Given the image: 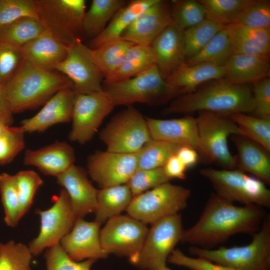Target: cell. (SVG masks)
Listing matches in <instances>:
<instances>
[{"mask_svg": "<svg viewBox=\"0 0 270 270\" xmlns=\"http://www.w3.org/2000/svg\"><path fill=\"white\" fill-rule=\"evenodd\" d=\"M268 215L256 205L236 206L212 193L196 222L184 230L182 242L212 249L237 234H253Z\"/></svg>", "mask_w": 270, "mask_h": 270, "instance_id": "6da1fadb", "label": "cell"}, {"mask_svg": "<svg viewBox=\"0 0 270 270\" xmlns=\"http://www.w3.org/2000/svg\"><path fill=\"white\" fill-rule=\"evenodd\" d=\"M254 108L251 88L248 84H234L222 78L210 81L194 92L176 98L162 114H188L206 111L230 116L238 112L252 113Z\"/></svg>", "mask_w": 270, "mask_h": 270, "instance_id": "7a4b0ae2", "label": "cell"}, {"mask_svg": "<svg viewBox=\"0 0 270 270\" xmlns=\"http://www.w3.org/2000/svg\"><path fill=\"white\" fill-rule=\"evenodd\" d=\"M3 86L14 114L45 104L58 90L73 88V84L60 73L38 68L24 60L16 74Z\"/></svg>", "mask_w": 270, "mask_h": 270, "instance_id": "3957f363", "label": "cell"}, {"mask_svg": "<svg viewBox=\"0 0 270 270\" xmlns=\"http://www.w3.org/2000/svg\"><path fill=\"white\" fill-rule=\"evenodd\" d=\"M103 88L114 106L136 103L160 106L182 95L181 89L168 83L156 66L123 81L104 82Z\"/></svg>", "mask_w": 270, "mask_h": 270, "instance_id": "277c9868", "label": "cell"}, {"mask_svg": "<svg viewBox=\"0 0 270 270\" xmlns=\"http://www.w3.org/2000/svg\"><path fill=\"white\" fill-rule=\"evenodd\" d=\"M189 251L198 258L236 270H270V216H266L247 245L216 250L190 246Z\"/></svg>", "mask_w": 270, "mask_h": 270, "instance_id": "5b68a950", "label": "cell"}, {"mask_svg": "<svg viewBox=\"0 0 270 270\" xmlns=\"http://www.w3.org/2000/svg\"><path fill=\"white\" fill-rule=\"evenodd\" d=\"M200 174L210 182L219 196L244 205L270 207V190L266 184L238 169L204 168Z\"/></svg>", "mask_w": 270, "mask_h": 270, "instance_id": "8992f818", "label": "cell"}, {"mask_svg": "<svg viewBox=\"0 0 270 270\" xmlns=\"http://www.w3.org/2000/svg\"><path fill=\"white\" fill-rule=\"evenodd\" d=\"M184 232L180 213L172 215L152 224L138 254L130 259L142 270H158L166 266L168 258L182 241Z\"/></svg>", "mask_w": 270, "mask_h": 270, "instance_id": "52a82bcc", "label": "cell"}, {"mask_svg": "<svg viewBox=\"0 0 270 270\" xmlns=\"http://www.w3.org/2000/svg\"><path fill=\"white\" fill-rule=\"evenodd\" d=\"M190 194L188 188L166 182L133 197L126 211L144 224H152L180 213L187 206Z\"/></svg>", "mask_w": 270, "mask_h": 270, "instance_id": "ba28073f", "label": "cell"}, {"mask_svg": "<svg viewBox=\"0 0 270 270\" xmlns=\"http://www.w3.org/2000/svg\"><path fill=\"white\" fill-rule=\"evenodd\" d=\"M198 113L196 118L203 147L201 160L224 169H234L236 156L230 152L228 140L230 136L240 135V129L229 116L206 111Z\"/></svg>", "mask_w": 270, "mask_h": 270, "instance_id": "9c48e42d", "label": "cell"}, {"mask_svg": "<svg viewBox=\"0 0 270 270\" xmlns=\"http://www.w3.org/2000/svg\"><path fill=\"white\" fill-rule=\"evenodd\" d=\"M99 136L107 150L129 154L138 152L152 139L146 117L132 106L113 116Z\"/></svg>", "mask_w": 270, "mask_h": 270, "instance_id": "30bf717a", "label": "cell"}, {"mask_svg": "<svg viewBox=\"0 0 270 270\" xmlns=\"http://www.w3.org/2000/svg\"><path fill=\"white\" fill-rule=\"evenodd\" d=\"M39 20L61 42L68 46L82 40L86 12L84 0H35Z\"/></svg>", "mask_w": 270, "mask_h": 270, "instance_id": "8fae6325", "label": "cell"}, {"mask_svg": "<svg viewBox=\"0 0 270 270\" xmlns=\"http://www.w3.org/2000/svg\"><path fill=\"white\" fill-rule=\"evenodd\" d=\"M36 212L40 217V230L28 246L33 256H38L44 250L60 244L78 219L64 188L54 198V204L50 208L44 210L38 209Z\"/></svg>", "mask_w": 270, "mask_h": 270, "instance_id": "7c38bea8", "label": "cell"}, {"mask_svg": "<svg viewBox=\"0 0 270 270\" xmlns=\"http://www.w3.org/2000/svg\"><path fill=\"white\" fill-rule=\"evenodd\" d=\"M114 107L104 90L89 94L76 93L70 140L84 144L97 132L104 118Z\"/></svg>", "mask_w": 270, "mask_h": 270, "instance_id": "4fadbf2b", "label": "cell"}, {"mask_svg": "<svg viewBox=\"0 0 270 270\" xmlns=\"http://www.w3.org/2000/svg\"><path fill=\"white\" fill-rule=\"evenodd\" d=\"M148 228L146 224L129 215H118L109 219L100 230L102 246L109 254L134 257L142 246Z\"/></svg>", "mask_w": 270, "mask_h": 270, "instance_id": "5bb4252c", "label": "cell"}, {"mask_svg": "<svg viewBox=\"0 0 270 270\" xmlns=\"http://www.w3.org/2000/svg\"><path fill=\"white\" fill-rule=\"evenodd\" d=\"M56 70L70 80L76 93L89 94L104 90V78L92 59L90 48L82 40L68 46L67 54Z\"/></svg>", "mask_w": 270, "mask_h": 270, "instance_id": "9a60e30c", "label": "cell"}, {"mask_svg": "<svg viewBox=\"0 0 270 270\" xmlns=\"http://www.w3.org/2000/svg\"><path fill=\"white\" fill-rule=\"evenodd\" d=\"M88 173L101 188L126 184L138 169V152L98 150L87 160Z\"/></svg>", "mask_w": 270, "mask_h": 270, "instance_id": "2e32d148", "label": "cell"}, {"mask_svg": "<svg viewBox=\"0 0 270 270\" xmlns=\"http://www.w3.org/2000/svg\"><path fill=\"white\" fill-rule=\"evenodd\" d=\"M101 224L78 218L73 228L60 240V245L68 256L76 262L106 258L100 238Z\"/></svg>", "mask_w": 270, "mask_h": 270, "instance_id": "e0dca14e", "label": "cell"}, {"mask_svg": "<svg viewBox=\"0 0 270 270\" xmlns=\"http://www.w3.org/2000/svg\"><path fill=\"white\" fill-rule=\"evenodd\" d=\"M172 22L170 3L156 0L136 18L121 38L136 44L151 46Z\"/></svg>", "mask_w": 270, "mask_h": 270, "instance_id": "ac0fdd59", "label": "cell"}, {"mask_svg": "<svg viewBox=\"0 0 270 270\" xmlns=\"http://www.w3.org/2000/svg\"><path fill=\"white\" fill-rule=\"evenodd\" d=\"M152 138L190 146L203 154L196 118L190 115L170 120L146 117Z\"/></svg>", "mask_w": 270, "mask_h": 270, "instance_id": "d6986e66", "label": "cell"}, {"mask_svg": "<svg viewBox=\"0 0 270 270\" xmlns=\"http://www.w3.org/2000/svg\"><path fill=\"white\" fill-rule=\"evenodd\" d=\"M76 92L72 88L56 92L36 115L23 120L20 129L24 133L43 132L56 124L72 120Z\"/></svg>", "mask_w": 270, "mask_h": 270, "instance_id": "ffe728a7", "label": "cell"}, {"mask_svg": "<svg viewBox=\"0 0 270 270\" xmlns=\"http://www.w3.org/2000/svg\"><path fill=\"white\" fill-rule=\"evenodd\" d=\"M87 172L74 164L56 177L57 182L67 192L74 212L83 218L94 212L97 205L98 190L88 178Z\"/></svg>", "mask_w": 270, "mask_h": 270, "instance_id": "44dd1931", "label": "cell"}, {"mask_svg": "<svg viewBox=\"0 0 270 270\" xmlns=\"http://www.w3.org/2000/svg\"><path fill=\"white\" fill-rule=\"evenodd\" d=\"M74 148L66 142H57L35 150H27L24 164L37 168L45 175L56 178L74 165Z\"/></svg>", "mask_w": 270, "mask_h": 270, "instance_id": "7402d4cb", "label": "cell"}, {"mask_svg": "<svg viewBox=\"0 0 270 270\" xmlns=\"http://www.w3.org/2000/svg\"><path fill=\"white\" fill-rule=\"evenodd\" d=\"M151 46L156 56V66L165 80L186 61L184 30L172 22L154 40Z\"/></svg>", "mask_w": 270, "mask_h": 270, "instance_id": "603a6c76", "label": "cell"}, {"mask_svg": "<svg viewBox=\"0 0 270 270\" xmlns=\"http://www.w3.org/2000/svg\"><path fill=\"white\" fill-rule=\"evenodd\" d=\"M24 60L38 68L54 71L65 58L68 46L46 29L22 47Z\"/></svg>", "mask_w": 270, "mask_h": 270, "instance_id": "cb8c5ba5", "label": "cell"}, {"mask_svg": "<svg viewBox=\"0 0 270 270\" xmlns=\"http://www.w3.org/2000/svg\"><path fill=\"white\" fill-rule=\"evenodd\" d=\"M231 140L236 150L238 169L270 183V156L266 148L254 141L240 134L231 136Z\"/></svg>", "mask_w": 270, "mask_h": 270, "instance_id": "d4e9b609", "label": "cell"}, {"mask_svg": "<svg viewBox=\"0 0 270 270\" xmlns=\"http://www.w3.org/2000/svg\"><path fill=\"white\" fill-rule=\"evenodd\" d=\"M224 67V78L230 82L254 84L270 78V54H232Z\"/></svg>", "mask_w": 270, "mask_h": 270, "instance_id": "484cf974", "label": "cell"}, {"mask_svg": "<svg viewBox=\"0 0 270 270\" xmlns=\"http://www.w3.org/2000/svg\"><path fill=\"white\" fill-rule=\"evenodd\" d=\"M224 66L208 62L180 64L166 80L170 84L181 89L182 95L196 90L206 82L224 78Z\"/></svg>", "mask_w": 270, "mask_h": 270, "instance_id": "4316f807", "label": "cell"}, {"mask_svg": "<svg viewBox=\"0 0 270 270\" xmlns=\"http://www.w3.org/2000/svg\"><path fill=\"white\" fill-rule=\"evenodd\" d=\"M232 54L269 55L270 28H255L236 24L224 26Z\"/></svg>", "mask_w": 270, "mask_h": 270, "instance_id": "83f0119b", "label": "cell"}, {"mask_svg": "<svg viewBox=\"0 0 270 270\" xmlns=\"http://www.w3.org/2000/svg\"><path fill=\"white\" fill-rule=\"evenodd\" d=\"M156 0H132L120 8L106 28L90 42L89 48H96L110 41L121 38L123 32L147 8Z\"/></svg>", "mask_w": 270, "mask_h": 270, "instance_id": "f1b7e54d", "label": "cell"}, {"mask_svg": "<svg viewBox=\"0 0 270 270\" xmlns=\"http://www.w3.org/2000/svg\"><path fill=\"white\" fill-rule=\"evenodd\" d=\"M156 56L151 46L134 44L128 49L116 70L104 82L129 79L156 66Z\"/></svg>", "mask_w": 270, "mask_h": 270, "instance_id": "f546056e", "label": "cell"}, {"mask_svg": "<svg viewBox=\"0 0 270 270\" xmlns=\"http://www.w3.org/2000/svg\"><path fill=\"white\" fill-rule=\"evenodd\" d=\"M133 196L126 184L102 188L98 190L97 205L94 211V221L100 224L109 219L120 215L126 210Z\"/></svg>", "mask_w": 270, "mask_h": 270, "instance_id": "4dcf8cb0", "label": "cell"}, {"mask_svg": "<svg viewBox=\"0 0 270 270\" xmlns=\"http://www.w3.org/2000/svg\"><path fill=\"white\" fill-rule=\"evenodd\" d=\"M127 2L124 0H92L83 18V36L90 40L98 36L116 13Z\"/></svg>", "mask_w": 270, "mask_h": 270, "instance_id": "1f68e13d", "label": "cell"}, {"mask_svg": "<svg viewBox=\"0 0 270 270\" xmlns=\"http://www.w3.org/2000/svg\"><path fill=\"white\" fill-rule=\"evenodd\" d=\"M136 44L122 38L116 39L94 48L92 56L104 80L111 76L120 66L126 52Z\"/></svg>", "mask_w": 270, "mask_h": 270, "instance_id": "d6a6232c", "label": "cell"}, {"mask_svg": "<svg viewBox=\"0 0 270 270\" xmlns=\"http://www.w3.org/2000/svg\"><path fill=\"white\" fill-rule=\"evenodd\" d=\"M46 30L39 19L24 17L0 28V40L22 48Z\"/></svg>", "mask_w": 270, "mask_h": 270, "instance_id": "836d02e7", "label": "cell"}, {"mask_svg": "<svg viewBox=\"0 0 270 270\" xmlns=\"http://www.w3.org/2000/svg\"><path fill=\"white\" fill-rule=\"evenodd\" d=\"M183 145L152 138L138 152V169L163 167Z\"/></svg>", "mask_w": 270, "mask_h": 270, "instance_id": "e575fe53", "label": "cell"}, {"mask_svg": "<svg viewBox=\"0 0 270 270\" xmlns=\"http://www.w3.org/2000/svg\"><path fill=\"white\" fill-rule=\"evenodd\" d=\"M232 54L230 40L224 28L199 52L185 62L188 65L208 62L224 66Z\"/></svg>", "mask_w": 270, "mask_h": 270, "instance_id": "d590c367", "label": "cell"}, {"mask_svg": "<svg viewBox=\"0 0 270 270\" xmlns=\"http://www.w3.org/2000/svg\"><path fill=\"white\" fill-rule=\"evenodd\" d=\"M240 129L241 134L270 152V119L238 112L229 116Z\"/></svg>", "mask_w": 270, "mask_h": 270, "instance_id": "8d00e7d4", "label": "cell"}, {"mask_svg": "<svg viewBox=\"0 0 270 270\" xmlns=\"http://www.w3.org/2000/svg\"><path fill=\"white\" fill-rule=\"evenodd\" d=\"M251 0H199L204 7L206 19L225 26L233 24Z\"/></svg>", "mask_w": 270, "mask_h": 270, "instance_id": "74e56055", "label": "cell"}, {"mask_svg": "<svg viewBox=\"0 0 270 270\" xmlns=\"http://www.w3.org/2000/svg\"><path fill=\"white\" fill-rule=\"evenodd\" d=\"M224 28L222 25L205 19L184 30L186 61L199 52Z\"/></svg>", "mask_w": 270, "mask_h": 270, "instance_id": "f35d334b", "label": "cell"}, {"mask_svg": "<svg viewBox=\"0 0 270 270\" xmlns=\"http://www.w3.org/2000/svg\"><path fill=\"white\" fill-rule=\"evenodd\" d=\"M0 194L5 223L14 228L22 218L14 175L5 172L0 174Z\"/></svg>", "mask_w": 270, "mask_h": 270, "instance_id": "ab89813d", "label": "cell"}, {"mask_svg": "<svg viewBox=\"0 0 270 270\" xmlns=\"http://www.w3.org/2000/svg\"><path fill=\"white\" fill-rule=\"evenodd\" d=\"M33 257L28 246L11 240L0 243V270H32Z\"/></svg>", "mask_w": 270, "mask_h": 270, "instance_id": "60d3db41", "label": "cell"}, {"mask_svg": "<svg viewBox=\"0 0 270 270\" xmlns=\"http://www.w3.org/2000/svg\"><path fill=\"white\" fill-rule=\"evenodd\" d=\"M171 3L172 22L183 30L206 19L204 8L198 0H178Z\"/></svg>", "mask_w": 270, "mask_h": 270, "instance_id": "b9f144b4", "label": "cell"}, {"mask_svg": "<svg viewBox=\"0 0 270 270\" xmlns=\"http://www.w3.org/2000/svg\"><path fill=\"white\" fill-rule=\"evenodd\" d=\"M233 24L255 28H270V2L251 0Z\"/></svg>", "mask_w": 270, "mask_h": 270, "instance_id": "7bdbcfd3", "label": "cell"}, {"mask_svg": "<svg viewBox=\"0 0 270 270\" xmlns=\"http://www.w3.org/2000/svg\"><path fill=\"white\" fill-rule=\"evenodd\" d=\"M14 176L22 218L30 208L34 196L44 182L40 176L32 170H21Z\"/></svg>", "mask_w": 270, "mask_h": 270, "instance_id": "ee69618b", "label": "cell"}, {"mask_svg": "<svg viewBox=\"0 0 270 270\" xmlns=\"http://www.w3.org/2000/svg\"><path fill=\"white\" fill-rule=\"evenodd\" d=\"M171 180L166 175L163 167H160L150 170H137L126 184L134 197Z\"/></svg>", "mask_w": 270, "mask_h": 270, "instance_id": "f6af8a7d", "label": "cell"}, {"mask_svg": "<svg viewBox=\"0 0 270 270\" xmlns=\"http://www.w3.org/2000/svg\"><path fill=\"white\" fill-rule=\"evenodd\" d=\"M24 17L38 19L35 0H0V28Z\"/></svg>", "mask_w": 270, "mask_h": 270, "instance_id": "bcb514c9", "label": "cell"}, {"mask_svg": "<svg viewBox=\"0 0 270 270\" xmlns=\"http://www.w3.org/2000/svg\"><path fill=\"white\" fill-rule=\"evenodd\" d=\"M24 61L22 48L0 40V84L4 86Z\"/></svg>", "mask_w": 270, "mask_h": 270, "instance_id": "7dc6e473", "label": "cell"}, {"mask_svg": "<svg viewBox=\"0 0 270 270\" xmlns=\"http://www.w3.org/2000/svg\"><path fill=\"white\" fill-rule=\"evenodd\" d=\"M46 270H90L96 260L76 262L71 259L60 244L46 249L44 254Z\"/></svg>", "mask_w": 270, "mask_h": 270, "instance_id": "c3c4849f", "label": "cell"}, {"mask_svg": "<svg viewBox=\"0 0 270 270\" xmlns=\"http://www.w3.org/2000/svg\"><path fill=\"white\" fill-rule=\"evenodd\" d=\"M24 132L18 126H9L0 136V164L12 162L24 148Z\"/></svg>", "mask_w": 270, "mask_h": 270, "instance_id": "681fc988", "label": "cell"}, {"mask_svg": "<svg viewBox=\"0 0 270 270\" xmlns=\"http://www.w3.org/2000/svg\"><path fill=\"white\" fill-rule=\"evenodd\" d=\"M169 262L190 270H236L230 266L200 258L187 256L180 250H174L168 258Z\"/></svg>", "mask_w": 270, "mask_h": 270, "instance_id": "f907efd6", "label": "cell"}, {"mask_svg": "<svg viewBox=\"0 0 270 270\" xmlns=\"http://www.w3.org/2000/svg\"><path fill=\"white\" fill-rule=\"evenodd\" d=\"M254 103V116L270 119V78L254 82L252 88Z\"/></svg>", "mask_w": 270, "mask_h": 270, "instance_id": "816d5d0a", "label": "cell"}, {"mask_svg": "<svg viewBox=\"0 0 270 270\" xmlns=\"http://www.w3.org/2000/svg\"><path fill=\"white\" fill-rule=\"evenodd\" d=\"M163 168L166 175L172 180H184L186 178V172L187 168L176 154L168 158Z\"/></svg>", "mask_w": 270, "mask_h": 270, "instance_id": "f5cc1de1", "label": "cell"}, {"mask_svg": "<svg viewBox=\"0 0 270 270\" xmlns=\"http://www.w3.org/2000/svg\"><path fill=\"white\" fill-rule=\"evenodd\" d=\"M176 155L186 168L194 166L200 159L198 152L188 146H181Z\"/></svg>", "mask_w": 270, "mask_h": 270, "instance_id": "db71d44e", "label": "cell"}, {"mask_svg": "<svg viewBox=\"0 0 270 270\" xmlns=\"http://www.w3.org/2000/svg\"><path fill=\"white\" fill-rule=\"evenodd\" d=\"M12 114L4 94V86L0 84V118L11 126L13 122Z\"/></svg>", "mask_w": 270, "mask_h": 270, "instance_id": "11a10c76", "label": "cell"}, {"mask_svg": "<svg viewBox=\"0 0 270 270\" xmlns=\"http://www.w3.org/2000/svg\"><path fill=\"white\" fill-rule=\"evenodd\" d=\"M10 126L7 122L0 118V136Z\"/></svg>", "mask_w": 270, "mask_h": 270, "instance_id": "9f6ffc18", "label": "cell"}, {"mask_svg": "<svg viewBox=\"0 0 270 270\" xmlns=\"http://www.w3.org/2000/svg\"><path fill=\"white\" fill-rule=\"evenodd\" d=\"M158 270H171L170 268H169L168 267H167L166 266L160 268V269H159Z\"/></svg>", "mask_w": 270, "mask_h": 270, "instance_id": "6f0895ef", "label": "cell"}]
</instances>
